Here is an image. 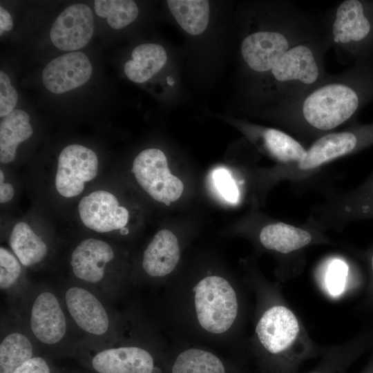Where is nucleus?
<instances>
[{
	"instance_id": "obj_1",
	"label": "nucleus",
	"mask_w": 373,
	"mask_h": 373,
	"mask_svg": "<svg viewBox=\"0 0 373 373\" xmlns=\"http://www.w3.org/2000/svg\"><path fill=\"white\" fill-rule=\"evenodd\" d=\"M372 97L373 66L364 59L329 74L294 99L267 106L266 113L286 128L316 140L352 119Z\"/></svg>"
},
{
	"instance_id": "obj_2",
	"label": "nucleus",
	"mask_w": 373,
	"mask_h": 373,
	"mask_svg": "<svg viewBox=\"0 0 373 373\" xmlns=\"http://www.w3.org/2000/svg\"><path fill=\"white\" fill-rule=\"evenodd\" d=\"M245 19L240 55L251 88L290 48L324 30L320 17L286 0L257 3L246 12Z\"/></svg>"
},
{
	"instance_id": "obj_3",
	"label": "nucleus",
	"mask_w": 373,
	"mask_h": 373,
	"mask_svg": "<svg viewBox=\"0 0 373 373\" xmlns=\"http://www.w3.org/2000/svg\"><path fill=\"white\" fill-rule=\"evenodd\" d=\"M329 48L325 30L294 46L260 82L250 88V97L256 103L269 106L305 93L329 76L325 68V57Z\"/></svg>"
},
{
	"instance_id": "obj_4",
	"label": "nucleus",
	"mask_w": 373,
	"mask_h": 373,
	"mask_svg": "<svg viewBox=\"0 0 373 373\" xmlns=\"http://www.w3.org/2000/svg\"><path fill=\"white\" fill-rule=\"evenodd\" d=\"M11 313L41 352L74 356L81 340L58 291L48 285H32L27 294L12 306Z\"/></svg>"
},
{
	"instance_id": "obj_5",
	"label": "nucleus",
	"mask_w": 373,
	"mask_h": 373,
	"mask_svg": "<svg viewBox=\"0 0 373 373\" xmlns=\"http://www.w3.org/2000/svg\"><path fill=\"white\" fill-rule=\"evenodd\" d=\"M58 291L80 338L79 345L100 347L121 340L117 316L102 295L74 280L61 285Z\"/></svg>"
},
{
	"instance_id": "obj_6",
	"label": "nucleus",
	"mask_w": 373,
	"mask_h": 373,
	"mask_svg": "<svg viewBox=\"0 0 373 373\" xmlns=\"http://www.w3.org/2000/svg\"><path fill=\"white\" fill-rule=\"evenodd\" d=\"M320 18L339 62L367 59L373 49V1H343Z\"/></svg>"
},
{
	"instance_id": "obj_7",
	"label": "nucleus",
	"mask_w": 373,
	"mask_h": 373,
	"mask_svg": "<svg viewBox=\"0 0 373 373\" xmlns=\"http://www.w3.org/2000/svg\"><path fill=\"white\" fill-rule=\"evenodd\" d=\"M115 258V251L107 242L93 238L83 240L74 248L70 258L74 281L113 301L124 287L122 281L109 271Z\"/></svg>"
},
{
	"instance_id": "obj_8",
	"label": "nucleus",
	"mask_w": 373,
	"mask_h": 373,
	"mask_svg": "<svg viewBox=\"0 0 373 373\" xmlns=\"http://www.w3.org/2000/svg\"><path fill=\"white\" fill-rule=\"evenodd\" d=\"M193 291L194 312L201 328L211 334L227 332L238 312L237 294L230 283L220 276H207Z\"/></svg>"
},
{
	"instance_id": "obj_9",
	"label": "nucleus",
	"mask_w": 373,
	"mask_h": 373,
	"mask_svg": "<svg viewBox=\"0 0 373 373\" xmlns=\"http://www.w3.org/2000/svg\"><path fill=\"white\" fill-rule=\"evenodd\" d=\"M93 373H155L152 352L137 344L86 347L78 345L74 354Z\"/></svg>"
},
{
	"instance_id": "obj_10",
	"label": "nucleus",
	"mask_w": 373,
	"mask_h": 373,
	"mask_svg": "<svg viewBox=\"0 0 373 373\" xmlns=\"http://www.w3.org/2000/svg\"><path fill=\"white\" fill-rule=\"evenodd\" d=\"M132 172L140 186L154 200L169 206L180 198L184 184L172 175L164 153L151 148L141 151L135 158Z\"/></svg>"
},
{
	"instance_id": "obj_11",
	"label": "nucleus",
	"mask_w": 373,
	"mask_h": 373,
	"mask_svg": "<svg viewBox=\"0 0 373 373\" xmlns=\"http://www.w3.org/2000/svg\"><path fill=\"white\" fill-rule=\"evenodd\" d=\"M372 144L373 124L354 125L341 131L330 132L314 140L296 166L303 171L315 169Z\"/></svg>"
},
{
	"instance_id": "obj_12",
	"label": "nucleus",
	"mask_w": 373,
	"mask_h": 373,
	"mask_svg": "<svg viewBox=\"0 0 373 373\" xmlns=\"http://www.w3.org/2000/svg\"><path fill=\"white\" fill-rule=\"evenodd\" d=\"M98 171V160L91 149L79 144L66 146L60 153L55 176L57 192L65 198L79 195L85 182L94 179Z\"/></svg>"
},
{
	"instance_id": "obj_13",
	"label": "nucleus",
	"mask_w": 373,
	"mask_h": 373,
	"mask_svg": "<svg viewBox=\"0 0 373 373\" xmlns=\"http://www.w3.org/2000/svg\"><path fill=\"white\" fill-rule=\"evenodd\" d=\"M78 211L83 224L98 233H107L125 227L129 218L128 210L119 206L111 193L99 190L81 199Z\"/></svg>"
},
{
	"instance_id": "obj_14",
	"label": "nucleus",
	"mask_w": 373,
	"mask_h": 373,
	"mask_svg": "<svg viewBox=\"0 0 373 373\" xmlns=\"http://www.w3.org/2000/svg\"><path fill=\"white\" fill-rule=\"evenodd\" d=\"M299 324L295 314L283 305L267 309L256 327L257 337L263 348L271 355L286 352L296 340Z\"/></svg>"
},
{
	"instance_id": "obj_15",
	"label": "nucleus",
	"mask_w": 373,
	"mask_h": 373,
	"mask_svg": "<svg viewBox=\"0 0 373 373\" xmlns=\"http://www.w3.org/2000/svg\"><path fill=\"white\" fill-rule=\"evenodd\" d=\"M94 30L90 8L84 3L66 8L52 23L50 37L52 44L64 51H75L90 41Z\"/></svg>"
},
{
	"instance_id": "obj_16",
	"label": "nucleus",
	"mask_w": 373,
	"mask_h": 373,
	"mask_svg": "<svg viewBox=\"0 0 373 373\" xmlns=\"http://www.w3.org/2000/svg\"><path fill=\"white\" fill-rule=\"evenodd\" d=\"M92 74L88 57L81 52H71L50 61L42 73V81L50 92L61 94L79 87Z\"/></svg>"
},
{
	"instance_id": "obj_17",
	"label": "nucleus",
	"mask_w": 373,
	"mask_h": 373,
	"mask_svg": "<svg viewBox=\"0 0 373 373\" xmlns=\"http://www.w3.org/2000/svg\"><path fill=\"white\" fill-rule=\"evenodd\" d=\"M12 316V323H1L0 341V373H12L24 362L41 354L33 338Z\"/></svg>"
},
{
	"instance_id": "obj_18",
	"label": "nucleus",
	"mask_w": 373,
	"mask_h": 373,
	"mask_svg": "<svg viewBox=\"0 0 373 373\" xmlns=\"http://www.w3.org/2000/svg\"><path fill=\"white\" fill-rule=\"evenodd\" d=\"M180 258L176 236L169 229L159 231L145 249L142 267L151 278H162L171 274Z\"/></svg>"
},
{
	"instance_id": "obj_19",
	"label": "nucleus",
	"mask_w": 373,
	"mask_h": 373,
	"mask_svg": "<svg viewBox=\"0 0 373 373\" xmlns=\"http://www.w3.org/2000/svg\"><path fill=\"white\" fill-rule=\"evenodd\" d=\"M167 61L164 48L157 44H143L135 47L131 59L124 64V73L131 81L141 84L157 73Z\"/></svg>"
},
{
	"instance_id": "obj_20",
	"label": "nucleus",
	"mask_w": 373,
	"mask_h": 373,
	"mask_svg": "<svg viewBox=\"0 0 373 373\" xmlns=\"http://www.w3.org/2000/svg\"><path fill=\"white\" fill-rule=\"evenodd\" d=\"M33 131L30 116L24 111L15 109L0 122V162L8 164L16 156L18 145L28 140Z\"/></svg>"
},
{
	"instance_id": "obj_21",
	"label": "nucleus",
	"mask_w": 373,
	"mask_h": 373,
	"mask_svg": "<svg viewBox=\"0 0 373 373\" xmlns=\"http://www.w3.org/2000/svg\"><path fill=\"white\" fill-rule=\"evenodd\" d=\"M9 245L23 267L43 262L48 253L46 242L26 222L17 223L10 234Z\"/></svg>"
},
{
	"instance_id": "obj_22",
	"label": "nucleus",
	"mask_w": 373,
	"mask_h": 373,
	"mask_svg": "<svg viewBox=\"0 0 373 373\" xmlns=\"http://www.w3.org/2000/svg\"><path fill=\"white\" fill-rule=\"evenodd\" d=\"M259 238L264 247L283 254L299 249L312 241L308 231L283 222L266 225Z\"/></svg>"
},
{
	"instance_id": "obj_23",
	"label": "nucleus",
	"mask_w": 373,
	"mask_h": 373,
	"mask_svg": "<svg viewBox=\"0 0 373 373\" xmlns=\"http://www.w3.org/2000/svg\"><path fill=\"white\" fill-rule=\"evenodd\" d=\"M22 266L13 252L1 247L0 288L9 299L11 306L19 303L32 287L23 276Z\"/></svg>"
},
{
	"instance_id": "obj_24",
	"label": "nucleus",
	"mask_w": 373,
	"mask_h": 373,
	"mask_svg": "<svg viewBox=\"0 0 373 373\" xmlns=\"http://www.w3.org/2000/svg\"><path fill=\"white\" fill-rule=\"evenodd\" d=\"M176 22L186 33L198 35L207 28L209 21V3L204 0L166 1Z\"/></svg>"
},
{
	"instance_id": "obj_25",
	"label": "nucleus",
	"mask_w": 373,
	"mask_h": 373,
	"mask_svg": "<svg viewBox=\"0 0 373 373\" xmlns=\"http://www.w3.org/2000/svg\"><path fill=\"white\" fill-rule=\"evenodd\" d=\"M258 135L268 153L284 164H297L307 153L305 146L294 137L280 130L263 128Z\"/></svg>"
},
{
	"instance_id": "obj_26",
	"label": "nucleus",
	"mask_w": 373,
	"mask_h": 373,
	"mask_svg": "<svg viewBox=\"0 0 373 373\" xmlns=\"http://www.w3.org/2000/svg\"><path fill=\"white\" fill-rule=\"evenodd\" d=\"M172 373H226L224 364L213 353L198 349H187L178 354Z\"/></svg>"
},
{
	"instance_id": "obj_27",
	"label": "nucleus",
	"mask_w": 373,
	"mask_h": 373,
	"mask_svg": "<svg viewBox=\"0 0 373 373\" xmlns=\"http://www.w3.org/2000/svg\"><path fill=\"white\" fill-rule=\"evenodd\" d=\"M95 13L107 19L114 29H122L133 22L138 16L136 3L131 0H96Z\"/></svg>"
},
{
	"instance_id": "obj_28",
	"label": "nucleus",
	"mask_w": 373,
	"mask_h": 373,
	"mask_svg": "<svg viewBox=\"0 0 373 373\" xmlns=\"http://www.w3.org/2000/svg\"><path fill=\"white\" fill-rule=\"evenodd\" d=\"M352 204L353 215L356 218H373V174L355 192Z\"/></svg>"
},
{
	"instance_id": "obj_29",
	"label": "nucleus",
	"mask_w": 373,
	"mask_h": 373,
	"mask_svg": "<svg viewBox=\"0 0 373 373\" xmlns=\"http://www.w3.org/2000/svg\"><path fill=\"white\" fill-rule=\"evenodd\" d=\"M347 271V265L340 259H334L329 263L325 274V285L331 295L337 296L343 292Z\"/></svg>"
},
{
	"instance_id": "obj_30",
	"label": "nucleus",
	"mask_w": 373,
	"mask_h": 373,
	"mask_svg": "<svg viewBox=\"0 0 373 373\" xmlns=\"http://www.w3.org/2000/svg\"><path fill=\"white\" fill-rule=\"evenodd\" d=\"M18 95L12 86L10 78L2 70L0 71V117L2 118L15 109Z\"/></svg>"
},
{
	"instance_id": "obj_31",
	"label": "nucleus",
	"mask_w": 373,
	"mask_h": 373,
	"mask_svg": "<svg viewBox=\"0 0 373 373\" xmlns=\"http://www.w3.org/2000/svg\"><path fill=\"white\" fill-rule=\"evenodd\" d=\"M213 178L216 187L227 201L234 203L238 200V188L227 170L224 169L215 170Z\"/></svg>"
},
{
	"instance_id": "obj_32",
	"label": "nucleus",
	"mask_w": 373,
	"mask_h": 373,
	"mask_svg": "<svg viewBox=\"0 0 373 373\" xmlns=\"http://www.w3.org/2000/svg\"><path fill=\"white\" fill-rule=\"evenodd\" d=\"M12 373H60L50 359L38 354L28 359Z\"/></svg>"
},
{
	"instance_id": "obj_33",
	"label": "nucleus",
	"mask_w": 373,
	"mask_h": 373,
	"mask_svg": "<svg viewBox=\"0 0 373 373\" xmlns=\"http://www.w3.org/2000/svg\"><path fill=\"white\" fill-rule=\"evenodd\" d=\"M14 188L10 183L4 182V174L0 171V202H8L14 197Z\"/></svg>"
},
{
	"instance_id": "obj_34",
	"label": "nucleus",
	"mask_w": 373,
	"mask_h": 373,
	"mask_svg": "<svg viewBox=\"0 0 373 373\" xmlns=\"http://www.w3.org/2000/svg\"><path fill=\"white\" fill-rule=\"evenodd\" d=\"M344 361H328L320 367V368L309 373H341L343 370Z\"/></svg>"
},
{
	"instance_id": "obj_35",
	"label": "nucleus",
	"mask_w": 373,
	"mask_h": 373,
	"mask_svg": "<svg viewBox=\"0 0 373 373\" xmlns=\"http://www.w3.org/2000/svg\"><path fill=\"white\" fill-rule=\"evenodd\" d=\"M13 26L12 19L10 13L0 7V34L2 35L5 32L12 29Z\"/></svg>"
},
{
	"instance_id": "obj_36",
	"label": "nucleus",
	"mask_w": 373,
	"mask_h": 373,
	"mask_svg": "<svg viewBox=\"0 0 373 373\" xmlns=\"http://www.w3.org/2000/svg\"><path fill=\"white\" fill-rule=\"evenodd\" d=\"M128 233V230L127 228L124 227L122 229H120V233L122 235H126Z\"/></svg>"
},
{
	"instance_id": "obj_37",
	"label": "nucleus",
	"mask_w": 373,
	"mask_h": 373,
	"mask_svg": "<svg viewBox=\"0 0 373 373\" xmlns=\"http://www.w3.org/2000/svg\"><path fill=\"white\" fill-rule=\"evenodd\" d=\"M364 373H373V365Z\"/></svg>"
},
{
	"instance_id": "obj_38",
	"label": "nucleus",
	"mask_w": 373,
	"mask_h": 373,
	"mask_svg": "<svg viewBox=\"0 0 373 373\" xmlns=\"http://www.w3.org/2000/svg\"><path fill=\"white\" fill-rule=\"evenodd\" d=\"M370 262H371L372 271V274H373V254H372V256H371V261H370Z\"/></svg>"
}]
</instances>
